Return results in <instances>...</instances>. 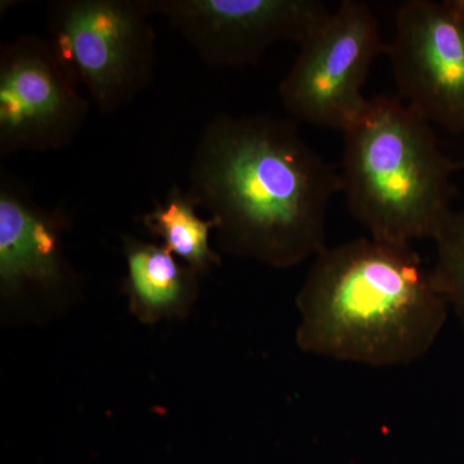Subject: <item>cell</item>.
I'll return each instance as SVG.
<instances>
[{
	"instance_id": "1",
	"label": "cell",
	"mask_w": 464,
	"mask_h": 464,
	"mask_svg": "<svg viewBox=\"0 0 464 464\" xmlns=\"http://www.w3.org/2000/svg\"><path fill=\"white\" fill-rule=\"evenodd\" d=\"M341 174L299 133L270 115L213 118L194 149L188 194L217 224L225 255L295 267L325 248Z\"/></svg>"
},
{
	"instance_id": "2",
	"label": "cell",
	"mask_w": 464,
	"mask_h": 464,
	"mask_svg": "<svg viewBox=\"0 0 464 464\" xmlns=\"http://www.w3.org/2000/svg\"><path fill=\"white\" fill-rule=\"evenodd\" d=\"M295 304L299 350L377 368L422 359L444 328L449 307L411 246L372 237L325 246Z\"/></svg>"
},
{
	"instance_id": "3",
	"label": "cell",
	"mask_w": 464,
	"mask_h": 464,
	"mask_svg": "<svg viewBox=\"0 0 464 464\" xmlns=\"http://www.w3.org/2000/svg\"><path fill=\"white\" fill-rule=\"evenodd\" d=\"M432 124L400 99L374 97L343 132L342 194L372 239H433L451 212L453 176Z\"/></svg>"
},
{
	"instance_id": "4",
	"label": "cell",
	"mask_w": 464,
	"mask_h": 464,
	"mask_svg": "<svg viewBox=\"0 0 464 464\" xmlns=\"http://www.w3.org/2000/svg\"><path fill=\"white\" fill-rule=\"evenodd\" d=\"M149 0H52L54 51L102 114L133 102L155 75L157 34Z\"/></svg>"
},
{
	"instance_id": "5",
	"label": "cell",
	"mask_w": 464,
	"mask_h": 464,
	"mask_svg": "<svg viewBox=\"0 0 464 464\" xmlns=\"http://www.w3.org/2000/svg\"><path fill=\"white\" fill-rule=\"evenodd\" d=\"M63 207L45 208L26 183L0 168V315L3 323H45L82 297V280L67 258Z\"/></svg>"
},
{
	"instance_id": "6",
	"label": "cell",
	"mask_w": 464,
	"mask_h": 464,
	"mask_svg": "<svg viewBox=\"0 0 464 464\" xmlns=\"http://www.w3.org/2000/svg\"><path fill=\"white\" fill-rule=\"evenodd\" d=\"M386 47L373 11L344 0L299 44L279 87L284 109L297 123L343 133L368 106L362 87Z\"/></svg>"
},
{
	"instance_id": "7",
	"label": "cell",
	"mask_w": 464,
	"mask_h": 464,
	"mask_svg": "<svg viewBox=\"0 0 464 464\" xmlns=\"http://www.w3.org/2000/svg\"><path fill=\"white\" fill-rule=\"evenodd\" d=\"M50 41L26 34L0 47V159L69 148L91 105Z\"/></svg>"
},
{
	"instance_id": "8",
	"label": "cell",
	"mask_w": 464,
	"mask_h": 464,
	"mask_svg": "<svg viewBox=\"0 0 464 464\" xmlns=\"http://www.w3.org/2000/svg\"><path fill=\"white\" fill-rule=\"evenodd\" d=\"M402 102L430 124L464 134V0H409L386 53Z\"/></svg>"
},
{
	"instance_id": "9",
	"label": "cell",
	"mask_w": 464,
	"mask_h": 464,
	"mask_svg": "<svg viewBox=\"0 0 464 464\" xmlns=\"http://www.w3.org/2000/svg\"><path fill=\"white\" fill-rule=\"evenodd\" d=\"M213 67L257 63L279 42L301 44L331 14L319 0H149Z\"/></svg>"
},
{
	"instance_id": "10",
	"label": "cell",
	"mask_w": 464,
	"mask_h": 464,
	"mask_svg": "<svg viewBox=\"0 0 464 464\" xmlns=\"http://www.w3.org/2000/svg\"><path fill=\"white\" fill-rule=\"evenodd\" d=\"M123 292L142 324L183 320L199 298L200 275L158 244L123 237Z\"/></svg>"
},
{
	"instance_id": "11",
	"label": "cell",
	"mask_w": 464,
	"mask_h": 464,
	"mask_svg": "<svg viewBox=\"0 0 464 464\" xmlns=\"http://www.w3.org/2000/svg\"><path fill=\"white\" fill-rule=\"evenodd\" d=\"M188 191L172 186L166 199L141 217L146 230L161 240V246L200 276L209 275L222 264V257L210 243L217 228L213 218H201Z\"/></svg>"
},
{
	"instance_id": "12",
	"label": "cell",
	"mask_w": 464,
	"mask_h": 464,
	"mask_svg": "<svg viewBox=\"0 0 464 464\" xmlns=\"http://www.w3.org/2000/svg\"><path fill=\"white\" fill-rule=\"evenodd\" d=\"M436 264L433 284L453 307L464 331V210H451L433 237Z\"/></svg>"
}]
</instances>
